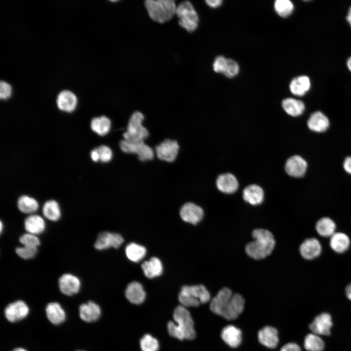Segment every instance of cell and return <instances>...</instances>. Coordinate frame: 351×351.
<instances>
[{"instance_id":"1","label":"cell","mask_w":351,"mask_h":351,"mask_svg":"<svg viewBox=\"0 0 351 351\" xmlns=\"http://www.w3.org/2000/svg\"><path fill=\"white\" fill-rule=\"evenodd\" d=\"M175 322L168 323L170 335L179 340L193 339L195 336L194 321L189 311L182 305L176 308L173 314Z\"/></svg>"},{"instance_id":"2","label":"cell","mask_w":351,"mask_h":351,"mask_svg":"<svg viewBox=\"0 0 351 351\" xmlns=\"http://www.w3.org/2000/svg\"><path fill=\"white\" fill-rule=\"evenodd\" d=\"M254 240L245 247L247 254L251 257L258 260L269 255L273 251L275 241L273 234L263 229H256L252 233Z\"/></svg>"},{"instance_id":"3","label":"cell","mask_w":351,"mask_h":351,"mask_svg":"<svg viewBox=\"0 0 351 351\" xmlns=\"http://www.w3.org/2000/svg\"><path fill=\"white\" fill-rule=\"evenodd\" d=\"M152 20L160 23L170 20L176 14V6L173 0H147L144 3Z\"/></svg>"},{"instance_id":"4","label":"cell","mask_w":351,"mask_h":351,"mask_svg":"<svg viewBox=\"0 0 351 351\" xmlns=\"http://www.w3.org/2000/svg\"><path fill=\"white\" fill-rule=\"evenodd\" d=\"M144 118L142 113L139 111L134 112L131 116L127 127L123 133L124 139L130 143L144 142L149 136L147 129L142 125Z\"/></svg>"},{"instance_id":"5","label":"cell","mask_w":351,"mask_h":351,"mask_svg":"<svg viewBox=\"0 0 351 351\" xmlns=\"http://www.w3.org/2000/svg\"><path fill=\"white\" fill-rule=\"evenodd\" d=\"M176 14L178 23L189 32L195 31L198 26L199 18L192 4L189 1L181 2L177 7Z\"/></svg>"},{"instance_id":"6","label":"cell","mask_w":351,"mask_h":351,"mask_svg":"<svg viewBox=\"0 0 351 351\" xmlns=\"http://www.w3.org/2000/svg\"><path fill=\"white\" fill-rule=\"evenodd\" d=\"M119 145L123 152L136 154L138 159L141 161L151 160L154 158V151L144 142L130 143L123 139L120 141Z\"/></svg>"},{"instance_id":"7","label":"cell","mask_w":351,"mask_h":351,"mask_svg":"<svg viewBox=\"0 0 351 351\" xmlns=\"http://www.w3.org/2000/svg\"><path fill=\"white\" fill-rule=\"evenodd\" d=\"M179 146L176 140L166 139L155 148L157 157L160 160L171 162L178 154Z\"/></svg>"},{"instance_id":"8","label":"cell","mask_w":351,"mask_h":351,"mask_svg":"<svg viewBox=\"0 0 351 351\" xmlns=\"http://www.w3.org/2000/svg\"><path fill=\"white\" fill-rule=\"evenodd\" d=\"M124 241L123 237L118 234L109 232L100 233L94 243V247L99 251L110 248H118Z\"/></svg>"},{"instance_id":"9","label":"cell","mask_w":351,"mask_h":351,"mask_svg":"<svg viewBox=\"0 0 351 351\" xmlns=\"http://www.w3.org/2000/svg\"><path fill=\"white\" fill-rule=\"evenodd\" d=\"M58 284L61 292L68 296L78 293L81 288L79 278L70 273L62 274L58 279Z\"/></svg>"},{"instance_id":"10","label":"cell","mask_w":351,"mask_h":351,"mask_svg":"<svg viewBox=\"0 0 351 351\" xmlns=\"http://www.w3.org/2000/svg\"><path fill=\"white\" fill-rule=\"evenodd\" d=\"M244 306V297L238 293L233 294L221 316L228 320L235 319L243 311Z\"/></svg>"},{"instance_id":"11","label":"cell","mask_w":351,"mask_h":351,"mask_svg":"<svg viewBox=\"0 0 351 351\" xmlns=\"http://www.w3.org/2000/svg\"><path fill=\"white\" fill-rule=\"evenodd\" d=\"M29 313V308L22 300H18L9 304L4 310L6 319L11 322H15L23 319Z\"/></svg>"},{"instance_id":"12","label":"cell","mask_w":351,"mask_h":351,"mask_svg":"<svg viewBox=\"0 0 351 351\" xmlns=\"http://www.w3.org/2000/svg\"><path fill=\"white\" fill-rule=\"evenodd\" d=\"M203 215V209L200 206L192 202L186 203L180 210V215L182 219L194 225L200 222Z\"/></svg>"},{"instance_id":"13","label":"cell","mask_w":351,"mask_h":351,"mask_svg":"<svg viewBox=\"0 0 351 351\" xmlns=\"http://www.w3.org/2000/svg\"><path fill=\"white\" fill-rule=\"evenodd\" d=\"M332 325L331 315L327 312H323L315 317L310 324L309 328L312 333L317 335H329Z\"/></svg>"},{"instance_id":"14","label":"cell","mask_w":351,"mask_h":351,"mask_svg":"<svg viewBox=\"0 0 351 351\" xmlns=\"http://www.w3.org/2000/svg\"><path fill=\"white\" fill-rule=\"evenodd\" d=\"M233 293L228 288L221 289L211 300L210 309L214 313L221 316L223 311L230 301Z\"/></svg>"},{"instance_id":"15","label":"cell","mask_w":351,"mask_h":351,"mask_svg":"<svg viewBox=\"0 0 351 351\" xmlns=\"http://www.w3.org/2000/svg\"><path fill=\"white\" fill-rule=\"evenodd\" d=\"M306 161L299 156H293L289 158L285 164L286 173L294 177L303 176L307 169Z\"/></svg>"},{"instance_id":"16","label":"cell","mask_w":351,"mask_h":351,"mask_svg":"<svg viewBox=\"0 0 351 351\" xmlns=\"http://www.w3.org/2000/svg\"><path fill=\"white\" fill-rule=\"evenodd\" d=\"M299 251L305 259L311 260L318 257L321 254L322 247L320 242L315 238L306 239L301 244Z\"/></svg>"},{"instance_id":"17","label":"cell","mask_w":351,"mask_h":351,"mask_svg":"<svg viewBox=\"0 0 351 351\" xmlns=\"http://www.w3.org/2000/svg\"><path fill=\"white\" fill-rule=\"evenodd\" d=\"M24 227L26 233L35 235L40 234L46 229L44 217L37 214L28 215L24 220Z\"/></svg>"},{"instance_id":"18","label":"cell","mask_w":351,"mask_h":351,"mask_svg":"<svg viewBox=\"0 0 351 351\" xmlns=\"http://www.w3.org/2000/svg\"><path fill=\"white\" fill-rule=\"evenodd\" d=\"M257 336L260 343L268 348L274 349L278 344V332L273 327H263L259 331Z\"/></svg>"},{"instance_id":"19","label":"cell","mask_w":351,"mask_h":351,"mask_svg":"<svg viewBox=\"0 0 351 351\" xmlns=\"http://www.w3.org/2000/svg\"><path fill=\"white\" fill-rule=\"evenodd\" d=\"M221 337L224 342L232 348L238 347L242 341L241 330L233 325L224 327L221 332Z\"/></svg>"},{"instance_id":"20","label":"cell","mask_w":351,"mask_h":351,"mask_svg":"<svg viewBox=\"0 0 351 351\" xmlns=\"http://www.w3.org/2000/svg\"><path fill=\"white\" fill-rule=\"evenodd\" d=\"M309 128L312 131L321 133L329 127L330 122L327 117L320 111L312 113L307 121Z\"/></svg>"},{"instance_id":"21","label":"cell","mask_w":351,"mask_h":351,"mask_svg":"<svg viewBox=\"0 0 351 351\" xmlns=\"http://www.w3.org/2000/svg\"><path fill=\"white\" fill-rule=\"evenodd\" d=\"M216 185L220 191L225 194L234 193L238 187L237 179L230 173L219 175L216 179Z\"/></svg>"},{"instance_id":"22","label":"cell","mask_w":351,"mask_h":351,"mask_svg":"<svg viewBox=\"0 0 351 351\" xmlns=\"http://www.w3.org/2000/svg\"><path fill=\"white\" fill-rule=\"evenodd\" d=\"M79 312L81 319L87 322L97 321L101 314L100 308L93 301L81 304L79 307Z\"/></svg>"},{"instance_id":"23","label":"cell","mask_w":351,"mask_h":351,"mask_svg":"<svg viewBox=\"0 0 351 351\" xmlns=\"http://www.w3.org/2000/svg\"><path fill=\"white\" fill-rule=\"evenodd\" d=\"M127 299L132 303L140 304L145 300L146 293L142 285L138 282L129 283L125 292Z\"/></svg>"},{"instance_id":"24","label":"cell","mask_w":351,"mask_h":351,"mask_svg":"<svg viewBox=\"0 0 351 351\" xmlns=\"http://www.w3.org/2000/svg\"><path fill=\"white\" fill-rule=\"evenodd\" d=\"M57 104L60 110L71 112L75 110L77 106V97L74 93L70 91H61L58 96Z\"/></svg>"},{"instance_id":"25","label":"cell","mask_w":351,"mask_h":351,"mask_svg":"<svg viewBox=\"0 0 351 351\" xmlns=\"http://www.w3.org/2000/svg\"><path fill=\"white\" fill-rule=\"evenodd\" d=\"M244 200L253 205L261 204L264 199V192L258 185L252 184L247 186L243 190Z\"/></svg>"},{"instance_id":"26","label":"cell","mask_w":351,"mask_h":351,"mask_svg":"<svg viewBox=\"0 0 351 351\" xmlns=\"http://www.w3.org/2000/svg\"><path fill=\"white\" fill-rule=\"evenodd\" d=\"M310 78L306 76H300L293 78L289 85L291 93L298 97L305 95L310 89Z\"/></svg>"},{"instance_id":"27","label":"cell","mask_w":351,"mask_h":351,"mask_svg":"<svg viewBox=\"0 0 351 351\" xmlns=\"http://www.w3.org/2000/svg\"><path fill=\"white\" fill-rule=\"evenodd\" d=\"M181 290L197 300L200 303H207L210 300V294L203 285L184 286Z\"/></svg>"},{"instance_id":"28","label":"cell","mask_w":351,"mask_h":351,"mask_svg":"<svg viewBox=\"0 0 351 351\" xmlns=\"http://www.w3.org/2000/svg\"><path fill=\"white\" fill-rule=\"evenodd\" d=\"M144 275L148 278L160 275L163 272L162 264L157 257H153L141 264Z\"/></svg>"},{"instance_id":"29","label":"cell","mask_w":351,"mask_h":351,"mask_svg":"<svg viewBox=\"0 0 351 351\" xmlns=\"http://www.w3.org/2000/svg\"><path fill=\"white\" fill-rule=\"evenodd\" d=\"M46 313L48 320L53 324H60L65 320V311L57 302L48 303L46 307Z\"/></svg>"},{"instance_id":"30","label":"cell","mask_w":351,"mask_h":351,"mask_svg":"<svg viewBox=\"0 0 351 351\" xmlns=\"http://www.w3.org/2000/svg\"><path fill=\"white\" fill-rule=\"evenodd\" d=\"M330 245L335 252L341 254L347 251L350 246L348 236L343 233H335L331 236Z\"/></svg>"},{"instance_id":"31","label":"cell","mask_w":351,"mask_h":351,"mask_svg":"<svg viewBox=\"0 0 351 351\" xmlns=\"http://www.w3.org/2000/svg\"><path fill=\"white\" fill-rule=\"evenodd\" d=\"M42 213L44 218L53 222L58 221L61 216L59 204L53 199L45 202L42 206Z\"/></svg>"},{"instance_id":"32","label":"cell","mask_w":351,"mask_h":351,"mask_svg":"<svg viewBox=\"0 0 351 351\" xmlns=\"http://www.w3.org/2000/svg\"><path fill=\"white\" fill-rule=\"evenodd\" d=\"M284 110L290 116L297 117L301 115L305 110V105L300 100L288 98L282 101Z\"/></svg>"},{"instance_id":"33","label":"cell","mask_w":351,"mask_h":351,"mask_svg":"<svg viewBox=\"0 0 351 351\" xmlns=\"http://www.w3.org/2000/svg\"><path fill=\"white\" fill-rule=\"evenodd\" d=\"M17 207L21 213L30 215L37 211L39 205L34 198L22 195L18 199Z\"/></svg>"},{"instance_id":"34","label":"cell","mask_w":351,"mask_h":351,"mask_svg":"<svg viewBox=\"0 0 351 351\" xmlns=\"http://www.w3.org/2000/svg\"><path fill=\"white\" fill-rule=\"evenodd\" d=\"M315 229L320 235L323 237H331L335 233L336 225L331 218L324 217L317 221Z\"/></svg>"},{"instance_id":"35","label":"cell","mask_w":351,"mask_h":351,"mask_svg":"<svg viewBox=\"0 0 351 351\" xmlns=\"http://www.w3.org/2000/svg\"><path fill=\"white\" fill-rule=\"evenodd\" d=\"M91 129L98 135L103 136L107 134L110 129L111 121L104 116L93 118L90 124Z\"/></svg>"},{"instance_id":"36","label":"cell","mask_w":351,"mask_h":351,"mask_svg":"<svg viewBox=\"0 0 351 351\" xmlns=\"http://www.w3.org/2000/svg\"><path fill=\"white\" fill-rule=\"evenodd\" d=\"M127 257L131 261L138 262L141 261L146 254V248L135 243H131L125 248Z\"/></svg>"},{"instance_id":"37","label":"cell","mask_w":351,"mask_h":351,"mask_svg":"<svg viewBox=\"0 0 351 351\" xmlns=\"http://www.w3.org/2000/svg\"><path fill=\"white\" fill-rule=\"evenodd\" d=\"M304 346L308 351H322L324 348V342L318 335L312 333L306 336Z\"/></svg>"},{"instance_id":"38","label":"cell","mask_w":351,"mask_h":351,"mask_svg":"<svg viewBox=\"0 0 351 351\" xmlns=\"http://www.w3.org/2000/svg\"><path fill=\"white\" fill-rule=\"evenodd\" d=\"M274 9L278 16L287 18L293 12V3L289 0H276L273 4Z\"/></svg>"},{"instance_id":"39","label":"cell","mask_w":351,"mask_h":351,"mask_svg":"<svg viewBox=\"0 0 351 351\" xmlns=\"http://www.w3.org/2000/svg\"><path fill=\"white\" fill-rule=\"evenodd\" d=\"M140 345L142 351H157L159 348L157 339L148 334L142 337Z\"/></svg>"},{"instance_id":"40","label":"cell","mask_w":351,"mask_h":351,"mask_svg":"<svg viewBox=\"0 0 351 351\" xmlns=\"http://www.w3.org/2000/svg\"><path fill=\"white\" fill-rule=\"evenodd\" d=\"M16 254L21 258L28 260L34 258L38 253V248L22 246L16 248Z\"/></svg>"},{"instance_id":"41","label":"cell","mask_w":351,"mask_h":351,"mask_svg":"<svg viewBox=\"0 0 351 351\" xmlns=\"http://www.w3.org/2000/svg\"><path fill=\"white\" fill-rule=\"evenodd\" d=\"M239 72L238 63L232 58H227L223 74L228 78H233L237 76Z\"/></svg>"},{"instance_id":"42","label":"cell","mask_w":351,"mask_h":351,"mask_svg":"<svg viewBox=\"0 0 351 351\" xmlns=\"http://www.w3.org/2000/svg\"><path fill=\"white\" fill-rule=\"evenodd\" d=\"M19 241L22 246L37 248L40 244V241L38 235L28 233L22 234L19 237Z\"/></svg>"},{"instance_id":"43","label":"cell","mask_w":351,"mask_h":351,"mask_svg":"<svg viewBox=\"0 0 351 351\" xmlns=\"http://www.w3.org/2000/svg\"><path fill=\"white\" fill-rule=\"evenodd\" d=\"M178 300L181 305L185 308L196 307L200 304L199 301L181 290L178 295Z\"/></svg>"},{"instance_id":"44","label":"cell","mask_w":351,"mask_h":351,"mask_svg":"<svg viewBox=\"0 0 351 351\" xmlns=\"http://www.w3.org/2000/svg\"><path fill=\"white\" fill-rule=\"evenodd\" d=\"M99 156V160L107 162L111 160L113 153L111 149L107 146L102 145L96 148Z\"/></svg>"},{"instance_id":"45","label":"cell","mask_w":351,"mask_h":351,"mask_svg":"<svg viewBox=\"0 0 351 351\" xmlns=\"http://www.w3.org/2000/svg\"><path fill=\"white\" fill-rule=\"evenodd\" d=\"M227 58L223 56H217L213 62V70L217 73L223 74Z\"/></svg>"},{"instance_id":"46","label":"cell","mask_w":351,"mask_h":351,"mask_svg":"<svg viewBox=\"0 0 351 351\" xmlns=\"http://www.w3.org/2000/svg\"><path fill=\"white\" fill-rule=\"evenodd\" d=\"M12 89L11 86L5 81H1L0 82V98L1 99L8 98L11 94Z\"/></svg>"},{"instance_id":"47","label":"cell","mask_w":351,"mask_h":351,"mask_svg":"<svg viewBox=\"0 0 351 351\" xmlns=\"http://www.w3.org/2000/svg\"><path fill=\"white\" fill-rule=\"evenodd\" d=\"M280 351H301V350L296 343H288L281 348Z\"/></svg>"},{"instance_id":"48","label":"cell","mask_w":351,"mask_h":351,"mask_svg":"<svg viewBox=\"0 0 351 351\" xmlns=\"http://www.w3.org/2000/svg\"><path fill=\"white\" fill-rule=\"evenodd\" d=\"M343 167L346 172L351 175V156H348L345 159Z\"/></svg>"},{"instance_id":"49","label":"cell","mask_w":351,"mask_h":351,"mask_svg":"<svg viewBox=\"0 0 351 351\" xmlns=\"http://www.w3.org/2000/svg\"><path fill=\"white\" fill-rule=\"evenodd\" d=\"M205 2L209 7L216 8L219 7L222 4L223 1L221 0H207Z\"/></svg>"},{"instance_id":"50","label":"cell","mask_w":351,"mask_h":351,"mask_svg":"<svg viewBox=\"0 0 351 351\" xmlns=\"http://www.w3.org/2000/svg\"><path fill=\"white\" fill-rule=\"evenodd\" d=\"M90 156L92 159L94 161L97 162L99 160V156L96 148L91 151Z\"/></svg>"},{"instance_id":"51","label":"cell","mask_w":351,"mask_h":351,"mask_svg":"<svg viewBox=\"0 0 351 351\" xmlns=\"http://www.w3.org/2000/svg\"><path fill=\"white\" fill-rule=\"evenodd\" d=\"M346 294L347 297L351 300V283L346 288Z\"/></svg>"},{"instance_id":"52","label":"cell","mask_w":351,"mask_h":351,"mask_svg":"<svg viewBox=\"0 0 351 351\" xmlns=\"http://www.w3.org/2000/svg\"><path fill=\"white\" fill-rule=\"evenodd\" d=\"M346 19L347 21L349 23L350 25L351 26V6L349 8Z\"/></svg>"},{"instance_id":"53","label":"cell","mask_w":351,"mask_h":351,"mask_svg":"<svg viewBox=\"0 0 351 351\" xmlns=\"http://www.w3.org/2000/svg\"><path fill=\"white\" fill-rule=\"evenodd\" d=\"M347 66L349 70L351 72V57L349 58L347 62Z\"/></svg>"},{"instance_id":"54","label":"cell","mask_w":351,"mask_h":351,"mask_svg":"<svg viewBox=\"0 0 351 351\" xmlns=\"http://www.w3.org/2000/svg\"><path fill=\"white\" fill-rule=\"evenodd\" d=\"M12 351H27L22 348H17L15 349Z\"/></svg>"},{"instance_id":"55","label":"cell","mask_w":351,"mask_h":351,"mask_svg":"<svg viewBox=\"0 0 351 351\" xmlns=\"http://www.w3.org/2000/svg\"><path fill=\"white\" fill-rule=\"evenodd\" d=\"M3 229V224L2 222H0V232H1Z\"/></svg>"},{"instance_id":"56","label":"cell","mask_w":351,"mask_h":351,"mask_svg":"<svg viewBox=\"0 0 351 351\" xmlns=\"http://www.w3.org/2000/svg\"></svg>"}]
</instances>
